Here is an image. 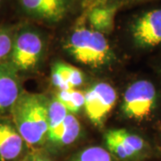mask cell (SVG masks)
I'll use <instances>...</instances> for the list:
<instances>
[{"instance_id": "obj_1", "label": "cell", "mask_w": 161, "mask_h": 161, "mask_svg": "<svg viewBox=\"0 0 161 161\" xmlns=\"http://www.w3.org/2000/svg\"><path fill=\"white\" fill-rule=\"evenodd\" d=\"M48 103L45 95L23 91L10 112L18 132L33 150H39L47 140Z\"/></svg>"}, {"instance_id": "obj_2", "label": "cell", "mask_w": 161, "mask_h": 161, "mask_svg": "<svg viewBox=\"0 0 161 161\" xmlns=\"http://www.w3.org/2000/svg\"><path fill=\"white\" fill-rule=\"evenodd\" d=\"M64 47L77 62L92 68L104 67L115 58L105 35L85 27L73 31Z\"/></svg>"}, {"instance_id": "obj_3", "label": "cell", "mask_w": 161, "mask_h": 161, "mask_svg": "<svg viewBox=\"0 0 161 161\" xmlns=\"http://www.w3.org/2000/svg\"><path fill=\"white\" fill-rule=\"evenodd\" d=\"M44 40L40 32L31 26L15 29L9 63L20 74L34 71L44 52Z\"/></svg>"}, {"instance_id": "obj_4", "label": "cell", "mask_w": 161, "mask_h": 161, "mask_svg": "<svg viewBox=\"0 0 161 161\" xmlns=\"http://www.w3.org/2000/svg\"><path fill=\"white\" fill-rule=\"evenodd\" d=\"M104 143L117 161H143L151 154L150 144L145 139L124 128L105 132Z\"/></svg>"}, {"instance_id": "obj_5", "label": "cell", "mask_w": 161, "mask_h": 161, "mask_svg": "<svg viewBox=\"0 0 161 161\" xmlns=\"http://www.w3.org/2000/svg\"><path fill=\"white\" fill-rule=\"evenodd\" d=\"M157 102L155 85L148 80H138L127 87L123 95L121 110L126 118L142 121L153 114Z\"/></svg>"}, {"instance_id": "obj_6", "label": "cell", "mask_w": 161, "mask_h": 161, "mask_svg": "<svg viewBox=\"0 0 161 161\" xmlns=\"http://www.w3.org/2000/svg\"><path fill=\"white\" fill-rule=\"evenodd\" d=\"M84 98L83 109L88 119L95 126L101 127L117 101L115 88L107 82H98L84 92Z\"/></svg>"}, {"instance_id": "obj_7", "label": "cell", "mask_w": 161, "mask_h": 161, "mask_svg": "<svg viewBox=\"0 0 161 161\" xmlns=\"http://www.w3.org/2000/svg\"><path fill=\"white\" fill-rule=\"evenodd\" d=\"M134 44L142 48H152L161 44V8L143 13L131 25Z\"/></svg>"}, {"instance_id": "obj_8", "label": "cell", "mask_w": 161, "mask_h": 161, "mask_svg": "<svg viewBox=\"0 0 161 161\" xmlns=\"http://www.w3.org/2000/svg\"><path fill=\"white\" fill-rule=\"evenodd\" d=\"M72 0H17L26 16L46 23H58L67 14Z\"/></svg>"}, {"instance_id": "obj_9", "label": "cell", "mask_w": 161, "mask_h": 161, "mask_svg": "<svg viewBox=\"0 0 161 161\" xmlns=\"http://www.w3.org/2000/svg\"><path fill=\"white\" fill-rule=\"evenodd\" d=\"M10 117H0V161H23L29 151Z\"/></svg>"}, {"instance_id": "obj_10", "label": "cell", "mask_w": 161, "mask_h": 161, "mask_svg": "<svg viewBox=\"0 0 161 161\" xmlns=\"http://www.w3.org/2000/svg\"><path fill=\"white\" fill-rule=\"evenodd\" d=\"M20 75L9 62L0 64V117L10 115L23 93Z\"/></svg>"}, {"instance_id": "obj_11", "label": "cell", "mask_w": 161, "mask_h": 161, "mask_svg": "<svg viewBox=\"0 0 161 161\" xmlns=\"http://www.w3.org/2000/svg\"><path fill=\"white\" fill-rule=\"evenodd\" d=\"M80 122L73 114H68L63 124L47 135V142L52 149L61 150L74 144L80 136Z\"/></svg>"}, {"instance_id": "obj_12", "label": "cell", "mask_w": 161, "mask_h": 161, "mask_svg": "<svg viewBox=\"0 0 161 161\" xmlns=\"http://www.w3.org/2000/svg\"><path fill=\"white\" fill-rule=\"evenodd\" d=\"M84 79L83 73L69 64L57 62L52 66V84L59 91L75 89L84 82Z\"/></svg>"}, {"instance_id": "obj_13", "label": "cell", "mask_w": 161, "mask_h": 161, "mask_svg": "<svg viewBox=\"0 0 161 161\" xmlns=\"http://www.w3.org/2000/svg\"><path fill=\"white\" fill-rule=\"evenodd\" d=\"M118 6L115 5H98L92 6L88 14L91 29L102 34L110 33L115 27V14Z\"/></svg>"}, {"instance_id": "obj_14", "label": "cell", "mask_w": 161, "mask_h": 161, "mask_svg": "<svg viewBox=\"0 0 161 161\" xmlns=\"http://www.w3.org/2000/svg\"><path fill=\"white\" fill-rule=\"evenodd\" d=\"M56 98L66 108L70 114H76L83 108L84 92L76 89L58 91Z\"/></svg>"}, {"instance_id": "obj_15", "label": "cell", "mask_w": 161, "mask_h": 161, "mask_svg": "<svg viewBox=\"0 0 161 161\" xmlns=\"http://www.w3.org/2000/svg\"><path fill=\"white\" fill-rule=\"evenodd\" d=\"M71 161H117L105 147L92 146L79 151Z\"/></svg>"}, {"instance_id": "obj_16", "label": "cell", "mask_w": 161, "mask_h": 161, "mask_svg": "<svg viewBox=\"0 0 161 161\" xmlns=\"http://www.w3.org/2000/svg\"><path fill=\"white\" fill-rule=\"evenodd\" d=\"M69 113L57 98H52L48 103V132H54L60 126Z\"/></svg>"}, {"instance_id": "obj_17", "label": "cell", "mask_w": 161, "mask_h": 161, "mask_svg": "<svg viewBox=\"0 0 161 161\" xmlns=\"http://www.w3.org/2000/svg\"><path fill=\"white\" fill-rule=\"evenodd\" d=\"M15 29L0 26V64L9 61L11 56Z\"/></svg>"}, {"instance_id": "obj_18", "label": "cell", "mask_w": 161, "mask_h": 161, "mask_svg": "<svg viewBox=\"0 0 161 161\" xmlns=\"http://www.w3.org/2000/svg\"><path fill=\"white\" fill-rule=\"evenodd\" d=\"M90 3L93 4V6L98 5H115L120 7L123 5L132 4L137 2H143V1H150V0H88Z\"/></svg>"}, {"instance_id": "obj_19", "label": "cell", "mask_w": 161, "mask_h": 161, "mask_svg": "<svg viewBox=\"0 0 161 161\" xmlns=\"http://www.w3.org/2000/svg\"><path fill=\"white\" fill-rule=\"evenodd\" d=\"M23 161H54L51 158L39 150L29 151Z\"/></svg>"}, {"instance_id": "obj_20", "label": "cell", "mask_w": 161, "mask_h": 161, "mask_svg": "<svg viewBox=\"0 0 161 161\" xmlns=\"http://www.w3.org/2000/svg\"><path fill=\"white\" fill-rule=\"evenodd\" d=\"M4 1H5V0H0V7H1V6L3 5V3H4Z\"/></svg>"}]
</instances>
